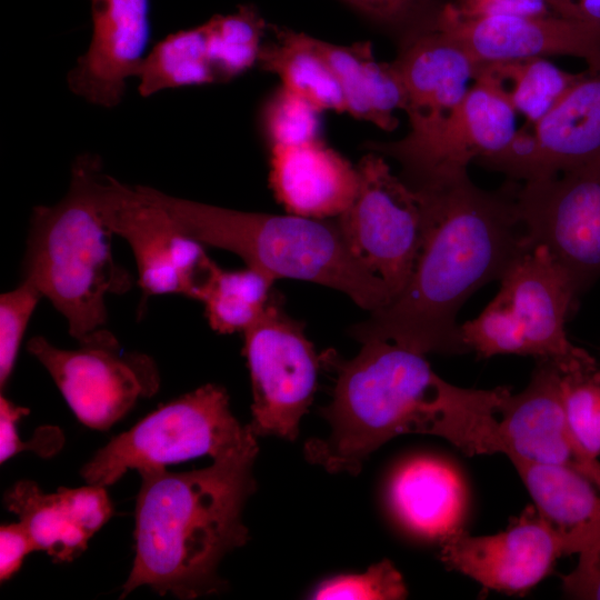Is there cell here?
<instances>
[{"instance_id": "cell-13", "label": "cell", "mask_w": 600, "mask_h": 600, "mask_svg": "<svg viewBox=\"0 0 600 600\" xmlns=\"http://www.w3.org/2000/svg\"><path fill=\"white\" fill-rule=\"evenodd\" d=\"M517 111L501 84L479 68L456 110L429 139L396 141L374 149L397 159L412 188L466 172L472 160L503 150L514 138Z\"/></svg>"}, {"instance_id": "cell-2", "label": "cell", "mask_w": 600, "mask_h": 600, "mask_svg": "<svg viewBox=\"0 0 600 600\" xmlns=\"http://www.w3.org/2000/svg\"><path fill=\"white\" fill-rule=\"evenodd\" d=\"M416 189L423 234L402 291L349 330L360 343L390 340L423 353H464L457 313L483 284L501 279L529 247L516 191H487L468 171Z\"/></svg>"}, {"instance_id": "cell-9", "label": "cell", "mask_w": 600, "mask_h": 600, "mask_svg": "<svg viewBox=\"0 0 600 600\" xmlns=\"http://www.w3.org/2000/svg\"><path fill=\"white\" fill-rule=\"evenodd\" d=\"M357 169L358 192L336 220L351 256L383 282L393 300L408 282L420 249L422 200L393 174L380 152L366 154Z\"/></svg>"}, {"instance_id": "cell-19", "label": "cell", "mask_w": 600, "mask_h": 600, "mask_svg": "<svg viewBox=\"0 0 600 600\" xmlns=\"http://www.w3.org/2000/svg\"><path fill=\"white\" fill-rule=\"evenodd\" d=\"M92 37L67 76L69 89L88 102L113 108L127 81L138 76L150 39L149 0H90Z\"/></svg>"}, {"instance_id": "cell-37", "label": "cell", "mask_w": 600, "mask_h": 600, "mask_svg": "<svg viewBox=\"0 0 600 600\" xmlns=\"http://www.w3.org/2000/svg\"><path fill=\"white\" fill-rule=\"evenodd\" d=\"M36 551L24 527L10 523L0 528V580H9L19 571L26 556Z\"/></svg>"}, {"instance_id": "cell-39", "label": "cell", "mask_w": 600, "mask_h": 600, "mask_svg": "<svg viewBox=\"0 0 600 600\" xmlns=\"http://www.w3.org/2000/svg\"><path fill=\"white\" fill-rule=\"evenodd\" d=\"M553 14L600 29V0H543Z\"/></svg>"}, {"instance_id": "cell-22", "label": "cell", "mask_w": 600, "mask_h": 600, "mask_svg": "<svg viewBox=\"0 0 600 600\" xmlns=\"http://www.w3.org/2000/svg\"><path fill=\"white\" fill-rule=\"evenodd\" d=\"M509 459L537 511L560 536L564 554L578 553L600 530V489L568 467Z\"/></svg>"}, {"instance_id": "cell-6", "label": "cell", "mask_w": 600, "mask_h": 600, "mask_svg": "<svg viewBox=\"0 0 600 600\" xmlns=\"http://www.w3.org/2000/svg\"><path fill=\"white\" fill-rule=\"evenodd\" d=\"M251 427L233 417L227 391L204 384L160 407L96 452L80 473L107 487L128 470L166 468L193 458L213 460L256 441Z\"/></svg>"}, {"instance_id": "cell-10", "label": "cell", "mask_w": 600, "mask_h": 600, "mask_svg": "<svg viewBox=\"0 0 600 600\" xmlns=\"http://www.w3.org/2000/svg\"><path fill=\"white\" fill-rule=\"evenodd\" d=\"M77 349H60L37 336L27 350L49 372L76 417L91 429L107 430L140 398L154 394L160 384L153 360L126 352L117 338L99 328L79 341Z\"/></svg>"}, {"instance_id": "cell-12", "label": "cell", "mask_w": 600, "mask_h": 600, "mask_svg": "<svg viewBox=\"0 0 600 600\" xmlns=\"http://www.w3.org/2000/svg\"><path fill=\"white\" fill-rule=\"evenodd\" d=\"M528 247L544 246L578 293L600 277V157L516 191Z\"/></svg>"}, {"instance_id": "cell-31", "label": "cell", "mask_w": 600, "mask_h": 600, "mask_svg": "<svg viewBox=\"0 0 600 600\" xmlns=\"http://www.w3.org/2000/svg\"><path fill=\"white\" fill-rule=\"evenodd\" d=\"M561 399L570 429L592 457L600 456V370L562 373Z\"/></svg>"}, {"instance_id": "cell-33", "label": "cell", "mask_w": 600, "mask_h": 600, "mask_svg": "<svg viewBox=\"0 0 600 600\" xmlns=\"http://www.w3.org/2000/svg\"><path fill=\"white\" fill-rule=\"evenodd\" d=\"M400 572L389 560L371 566L360 574H342L323 580L311 593L312 599H379L407 598Z\"/></svg>"}, {"instance_id": "cell-7", "label": "cell", "mask_w": 600, "mask_h": 600, "mask_svg": "<svg viewBox=\"0 0 600 600\" xmlns=\"http://www.w3.org/2000/svg\"><path fill=\"white\" fill-rule=\"evenodd\" d=\"M96 196L104 224L132 249L143 303L159 294L202 300L219 268L203 243L189 236L143 186L130 187L101 171Z\"/></svg>"}, {"instance_id": "cell-21", "label": "cell", "mask_w": 600, "mask_h": 600, "mask_svg": "<svg viewBox=\"0 0 600 600\" xmlns=\"http://www.w3.org/2000/svg\"><path fill=\"white\" fill-rule=\"evenodd\" d=\"M387 498L397 521L418 538L440 543L462 530L466 486L441 459L418 456L402 462L391 474Z\"/></svg>"}, {"instance_id": "cell-24", "label": "cell", "mask_w": 600, "mask_h": 600, "mask_svg": "<svg viewBox=\"0 0 600 600\" xmlns=\"http://www.w3.org/2000/svg\"><path fill=\"white\" fill-rule=\"evenodd\" d=\"M276 42L262 46L259 64L276 73L282 86L309 100L321 111L346 112L340 84L317 46V39L302 32L273 29Z\"/></svg>"}, {"instance_id": "cell-32", "label": "cell", "mask_w": 600, "mask_h": 600, "mask_svg": "<svg viewBox=\"0 0 600 600\" xmlns=\"http://www.w3.org/2000/svg\"><path fill=\"white\" fill-rule=\"evenodd\" d=\"M401 40L438 26L451 0H342Z\"/></svg>"}, {"instance_id": "cell-29", "label": "cell", "mask_w": 600, "mask_h": 600, "mask_svg": "<svg viewBox=\"0 0 600 600\" xmlns=\"http://www.w3.org/2000/svg\"><path fill=\"white\" fill-rule=\"evenodd\" d=\"M204 26L217 82L229 81L258 62L266 22L254 6L243 4L234 13L214 16Z\"/></svg>"}, {"instance_id": "cell-4", "label": "cell", "mask_w": 600, "mask_h": 600, "mask_svg": "<svg viewBox=\"0 0 600 600\" xmlns=\"http://www.w3.org/2000/svg\"><path fill=\"white\" fill-rule=\"evenodd\" d=\"M101 171L99 156L76 158L66 196L52 206L33 208L23 260V279L66 318L78 342L104 327L107 296L124 293L133 282L113 259V233L98 209L96 184Z\"/></svg>"}, {"instance_id": "cell-16", "label": "cell", "mask_w": 600, "mask_h": 600, "mask_svg": "<svg viewBox=\"0 0 600 600\" xmlns=\"http://www.w3.org/2000/svg\"><path fill=\"white\" fill-rule=\"evenodd\" d=\"M438 26L453 36L479 64L571 56L600 68V29L553 13L461 16L452 3Z\"/></svg>"}, {"instance_id": "cell-25", "label": "cell", "mask_w": 600, "mask_h": 600, "mask_svg": "<svg viewBox=\"0 0 600 600\" xmlns=\"http://www.w3.org/2000/svg\"><path fill=\"white\" fill-rule=\"evenodd\" d=\"M3 503L19 517L36 551L68 562L86 550L91 537L76 523L58 491L46 494L36 482L21 480L6 491Z\"/></svg>"}, {"instance_id": "cell-1", "label": "cell", "mask_w": 600, "mask_h": 600, "mask_svg": "<svg viewBox=\"0 0 600 600\" xmlns=\"http://www.w3.org/2000/svg\"><path fill=\"white\" fill-rule=\"evenodd\" d=\"M361 344L352 359L320 356L336 383L320 409L331 431L304 446L311 463L356 476L373 451L403 433L440 437L469 456L503 453L498 416L508 388H460L431 369L427 353L382 339Z\"/></svg>"}, {"instance_id": "cell-30", "label": "cell", "mask_w": 600, "mask_h": 600, "mask_svg": "<svg viewBox=\"0 0 600 600\" xmlns=\"http://www.w3.org/2000/svg\"><path fill=\"white\" fill-rule=\"evenodd\" d=\"M322 111L306 98L281 86L266 100L261 111L269 147L300 144L320 139Z\"/></svg>"}, {"instance_id": "cell-8", "label": "cell", "mask_w": 600, "mask_h": 600, "mask_svg": "<svg viewBox=\"0 0 600 600\" xmlns=\"http://www.w3.org/2000/svg\"><path fill=\"white\" fill-rule=\"evenodd\" d=\"M493 310L506 354L550 361L562 373L597 370L594 359L573 346L564 330L577 288L541 244L521 252L500 279Z\"/></svg>"}, {"instance_id": "cell-34", "label": "cell", "mask_w": 600, "mask_h": 600, "mask_svg": "<svg viewBox=\"0 0 600 600\" xmlns=\"http://www.w3.org/2000/svg\"><path fill=\"white\" fill-rule=\"evenodd\" d=\"M43 298L29 280L0 297V386L3 388L14 368L19 348L31 316Z\"/></svg>"}, {"instance_id": "cell-5", "label": "cell", "mask_w": 600, "mask_h": 600, "mask_svg": "<svg viewBox=\"0 0 600 600\" xmlns=\"http://www.w3.org/2000/svg\"><path fill=\"white\" fill-rule=\"evenodd\" d=\"M204 246L228 250L272 279L329 287L370 312L392 298L383 282L349 252L337 220L238 211L180 199L143 186Z\"/></svg>"}, {"instance_id": "cell-3", "label": "cell", "mask_w": 600, "mask_h": 600, "mask_svg": "<svg viewBox=\"0 0 600 600\" xmlns=\"http://www.w3.org/2000/svg\"><path fill=\"white\" fill-rule=\"evenodd\" d=\"M257 454L256 440L204 469L139 471L136 557L121 599L142 586L183 600L218 592L219 562L249 539L242 510Z\"/></svg>"}, {"instance_id": "cell-38", "label": "cell", "mask_w": 600, "mask_h": 600, "mask_svg": "<svg viewBox=\"0 0 600 600\" xmlns=\"http://www.w3.org/2000/svg\"><path fill=\"white\" fill-rule=\"evenodd\" d=\"M29 409L16 406L6 397L0 398V462L3 463L23 450L17 433L18 420L28 414Z\"/></svg>"}, {"instance_id": "cell-17", "label": "cell", "mask_w": 600, "mask_h": 600, "mask_svg": "<svg viewBox=\"0 0 600 600\" xmlns=\"http://www.w3.org/2000/svg\"><path fill=\"white\" fill-rule=\"evenodd\" d=\"M404 91L410 131L400 141L432 137L464 98L480 64L448 31L437 26L401 40L392 61Z\"/></svg>"}, {"instance_id": "cell-36", "label": "cell", "mask_w": 600, "mask_h": 600, "mask_svg": "<svg viewBox=\"0 0 600 600\" xmlns=\"http://www.w3.org/2000/svg\"><path fill=\"white\" fill-rule=\"evenodd\" d=\"M577 567L562 576L563 594L571 599L600 600V530L578 552Z\"/></svg>"}, {"instance_id": "cell-26", "label": "cell", "mask_w": 600, "mask_h": 600, "mask_svg": "<svg viewBox=\"0 0 600 600\" xmlns=\"http://www.w3.org/2000/svg\"><path fill=\"white\" fill-rule=\"evenodd\" d=\"M138 90L148 98L166 89L217 82L208 57L204 23L171 33L146 56Z\"/></svg>"}, {"instance_id": "cell-20", "label": "cell", "mask_w": 600, "mask_h": 600, "mask_svg": "<svg viewBox=\"0 0 600 600\" xmlns=\"http://www.w3.org/2000/svg\"><path fill=\"white\" fill-rule=\"evenodd\" d=\"M269 164L272 192L291 214L338 218L358 192L357 167L320 139L272 147Z\"/></svg>"}, {"instance_id": "cell-35", "label": "cell", "mask_w": 600, "mask_h": 600, "mask_svg": "<svg viewBox=\"0 0 600 600\" xmlns=\"http://www.w3.org/2000/svg\"><path fill=\"white\" fill-rule=\"evenodd\" d=\"M58 493L71 517L92 537L111 517L112 504L102 486L89 484L76 489L59 488Z\"/></svg>"}, {"instance_id": "cell-11", "label": "cell", "mask_w": 600, "mask_h": 600, "mask_svg": "<svg viewBox=\"0 0 600 600\" xmlns=\"http://www.w3.org/2000/svg\"><path fill=\"white\" fill-rule=\"evenodd\" d=\"M243 336L252 386L249 426L256 436L293 441L312 403L321 358L303 324L286 312L276 290L262 316Z\"/></svg>"}, {"instance_id": "cell-28", "label": "cell", "mask_w": 600, "mask_h": 600, "mask_svg": "<svg viewBox=\"0 0 600 600\" xmlns=\"http://www.w3.org/2000/svg\"><path fill=\"white\" fill-rule=\"evenodd\" d=\"M504 89L517 112L536 124L563 98L582 73L567 72L546 58L480 64Z\"/></svg>"}, {"instance_id": "cell-23", "label": "cell", "mask_w": 600, "mask_h": 600, "mask_svg": "<svg viewBox=\"0 0 600 600\" xmlns=\"http://www.w3.org/2000/svg\"><path fill=\"white\" fill-rule=\"evenodd\" d=\"M317 46L337 77L346 112L394 130L393 112L404 109V91L393 63L378 61L369 41L340 46L317 39Z\"/></svg>"}, {"instance_id": "cell-18", "label": "cell", "mask_w": 600, "mask_h": 600, "mask_svg": "<svg viewBox=\"0 0 600 600\" xmlns=\"http://www.w3.org/2000/svg\"><path fill=\"white\" fill-rule=\"evenodd\" d=\"M560 379L561 371L553 363L540 360L527 388L506 397L498 423L503 454L571 468L600 489V462L570 429Z\"/></svg>"}, {"instance_id": "cell-27", "label": "cell", "mask_w": 600, "mask_h": 600, "mask_svg": "<svg viewBox=\"0 0 600 600\" xmlns=\"http://www.w3.org/2000/svg\"><path fill=\"white\" fill-rule=\"evenodd\" d=\"M274 281L248 266L240 270L219 267L201 300L211 329L222 334L248 330L264 312Z\"/></svg>"}, {"instance_id": "cell-15", "label": "cell", "mask_w": 600, "mask_h": 600, "mask_svg": "<svg viewBox=\"0 0 600 600\" xmlns=\"http://www.w3.org/2000/svg\"><path fill=\"white\" fill-rule=\"evenodd\" d=\"M439 546L447 568L509 594L533 588L564 554L560 536L531 506L497 534L473 537L460 530Z\"/></svg>"}, {"instance_id": "cell-14", "label": "cell", "mask_w": 600, "mask_h": 600, "mask_svg": "<svg viewBox=\"0 0 600 600\" xmlns=\"http://www.w3.org/2000/svg\"><path fill=\"white\" fill-rule=\"evenodd\" d=\"M600 157V68L581 78L533 129L491 157L489 168L524 182L554 176Z\"/></svg>"}]
</instances>
